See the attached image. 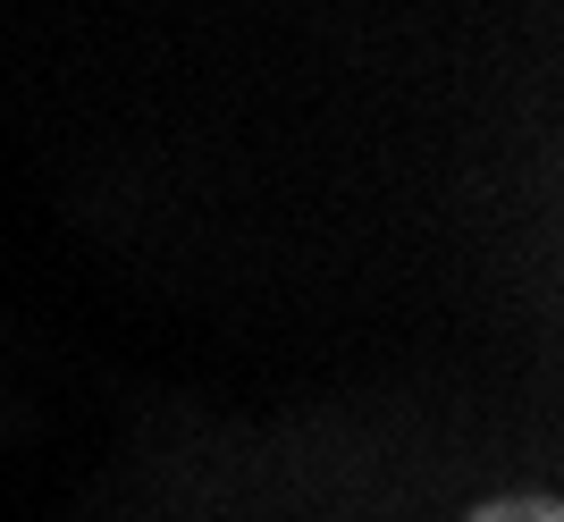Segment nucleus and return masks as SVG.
<instances>
[{"label": "nucleus", "mask_w": 564, "mask_h": 522, "mask_svg": "<svg viewBox=\"0 0 564 522\" xmlns=\"http://www.w3.org/2000/svg\"><path fill=\"white\" fill-rule=\"evenodd\" d=\"M464 522H564L556 498H489V505H471Z\"/></svg>", "instance_id": "f257e3e1"}]
</instances>
